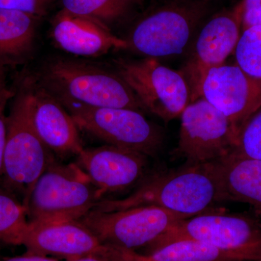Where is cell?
<instances>
[{
    "label": "cell",
    "instance_id": "cell-17",
    "mask_svg": "<svg viewBox=\"0 0 261 261\" xmlns=\"http://www.w3.org/2000/svg\"><path fill=\"white\" fill-rule=\"evenodd\" d=\"M224 202L248 204L261 215V161L228 154L219 160Z\"/></svg>",
    "mask_w": 261,
    "mask_h": 261
},
{
    "label": "cell",
    "instance_id": "cell-15",
    "mask_svg": "<svg viewBox=\"0 0 261 261\" xmlns=\"http://www.w3.org/2000/svg\"><path fill=\"white\" fill-rule=\"evenodd\" d=\"M25 87L31 120L41 140L56 155H78L84 147L79 127L66 108L44 87Z\"/></svg>",
    "mask_w": 261,
    "mask_h": 261
},
{
    "label": "cell",
    "instance_id": "cell-27",
    "mask_svg": "<svg viewBox=\"0 0 261 261\" xmlns=\"http://www.w3.org/2000/svg\"><path fill=\"white\" fill-rule=\"evenodd\" d=\"M70 261H128V250L107 245L102 251Z\"/></svg>",
    "mask_w": 261,
    "mask_h": 261
},
{
    "label": "cell",
    "instance_id": "cell-9",
    "mask_svg": "<svg viewBox=\"0 0 261 261\" xmlns=\"http://www.w3.org/2000/svg\"><path fill=\"white\" fill-rule=\"evenodd\" d=\"M185 219L156 206H140L110 212L93 209L80 221L103 245L137 252Z\"/></svg>",
    "mask_w": 261,
    "mask_h": 261
},
{
    "label": "cell",
    "instance_id": "cell-20",
    "mask_svg": "<svg viewBox=\"0 0 261 261\" xmlns=\"http://www.w3.org/2000/svg\"><path fill=\"white\" fill-rule=\"evenodd\" d=\"M28 225L23 203L9 194L0 192V245H21Z\"/></svg>",
    "mask_w": 261,
    "mask_h": 261
},
{
    "label": "cell",
    "instance_id": "cell-8",
    "mask_svg": "<svg viewBox=\"0 0 261 261\" xmlns=\"http://www.w3.org/2000/svg\"><path fill=\"white\" fill-rule=\"evenodd\" d=\"M115 65L116 73L135 92L144 110L165 122L181 116L190 104V89L183 75L157 58L118 59Z\"/></svg>",
    "mask_w": 261,
    "mask_h": 261
},
{
    "label": "cell",
    "instance_id": "cell-29",
    "mask_svg": "<svg viewBox=\"0 0 261 261\" xmlns=\"http://www.w3.org/2000/svg\"><path fill=\"white\" fill-rule=\"evenodd\" d=\"M128 1L135 2V3H141L142 1H143V0H128Z\"/></svg>",
    "mask_w": 261,
    "mask_h": 261
},
{
    "label": "cell",
    "instance_id": "cell-11",
    "mask_svg": "<svg viewBox=\"0 0 261 261\" xmlns=\"http://www.w3.org/2000/svg\"><path fill=\"white\" fill-rule=\"evenodd\" d=\"M242 13L240 1L232 9L213 16L196 38L190 56L179 71L190 89V102L200 98L201 84L206 73L224 64L234 51L242 34Z\"/></svg>",
    "mask_w": 261,
    "mask_h": 261
},
{
    "label": "cell",
    "instance_id": "cell-13",
    "mask_svg": "<svg viewBox=\"0 0 261 261\" xmlns=\"http://www.w3.org/2000/svg\"><path fill=\"white\" fill-rule=\"evenodd\" d=\"M76 164L104 195L138 186L147 176L149 157L112 145L84 149Z\"/></svg>",
    "mask_w": 261,
    "mask_h": 261
},
{
    "label": "cell",
    "instance_id": "cell-4",
    "mask_svg": "<svg viewBox=\"0 0 261 261\" xmlns=\"http://www.w3.org/2000/svg\"><path fill=\"white\" fill-rule=\"evenodd\" d=\"M194 240L238 255L242 261L261 260V223L223 207L180 220L147 247L154 251L174 241Z\"/></svg>",
    "mask_w": 261,
    "mask_h": 261
},
{
    "label": "cell",
    "instance_id": "cell-25",
    "mask_svg": "<svg viewBox=\"0 0 261 261\" xmlns=\"http://www.w3.org/2000/svg\"><path fill=\"white\" fill-rule=\"evenodd\" d=\"M50 0H0V8L18 10L37 16L47 13Z\"/></svg>",
    "mask_w": 261,
    "mask_h": 261
},
{
    "label": "cell",
    "instance_id": "cell-16",
    "mask_svg": "<svg viewBox=\"0 0 261 261\" xmlns=\"http://www.w3.org/2000/svg\"><path fill=\"white\" fill-rule=\"evenodd\" d=\"M53 37L63 50L80 56H100L128 47L126 40L115 36L103 22L63 10L55 19Z\"/></svg>",
    "mask_w": 261,
    "mask_h": 261
},
{
    "label": "cell",
    "instance_id": "cell-26",
    "mask_svg": "<svg viewBox=\"0 0 261 261\" xmlns=\"http://www.w3.org/2000/svg\"><path fill=\"white\" fill-rule=\"evenodd\" d=\"M242 32L261 25V0H242Z\"/></svg>",
    "mask_w": 261,
    "mask_h": 261
},
{
    "label": "cell",
    "instance_id": "cell-28",
    "mask_svg": "<svg viewBox=\"0 0 261 261\" xmlns=\"http://www.w3.org/2000/svg\"><path fill=\"white\" fill-rule=\"evenodd\" d=\"M0 261H59L53 257L40 256V255H30L25 253L20 256L7 257Z\"/></svg>",
    "mask_w": 261,
    "mask_h": 261
},
{
    "label": "cell",
    "instance_id": "cell-5",
    "mask_svg": "<svg viewBox=\"0 0 261 261\" xmlns=\"http://www.w3.org/2000/svg\"><path fill=\"white\" fill-rule=\"evenodd\" d=\"M14 98L7 116L1 176L5 187L23 195L24 202L38 178L56 159L33 126L25 85Z\"/></svg>",
    "mask_w": 261,
    "mask_h": 261
},
{
    "label": "cell",
    "instance_id": "cell-3",
    "mask_svg": "<svg viewBox=\"0 0 261 261\" xmlns=\"http://www.w3.org/2000/svg\"><path fill=\"white\" fill-rule=\"evenodd\" d=\"M42 84L60 101L92 107L144 110L135 92L116 72L82 62H51L43 72Z\"/></svg>",
    "mask_w": 261,
    "mask_h": 261
},
{
    "label": "cell",
    "instance_id": "cell-7",
    "mask_svg": "<svg viewBox=\"0 0 261 261\" xmlns=\"http://www.w3.org/2000/svg\"><path fill=\"white\" fill-rule=\"evenodd\" d=\"M207 13L206 5L193 0H173L161 5L136 24L128 47L149 58L181 54Z\"/></svg>",
    "mask_w": 261,
    "mask_h": 261
},
{
    "label": "cell",
    "instance_id": "cell-21",
    "mask_svg": "<svg viewBox=\"0 0 261 261\" xmlns=\"http://www.w3.org/2000/svg\"><path fill=\"white\" fill-rule=\"evenodd\" d=\"M63 10L75 15L106 22L113 21L126 13L128 0H61Z\"/></svg>",
    "mask_w": 261,
    "mask_h": 261
},
{
    "label": "cell",
    "instance_id": "cell-14",
    "mask_svg": "<svg viewBox=\"0 0 261 261\" xmlns=\"http://www.w3.org/2000/svg\"><path fill=\"white\" fill-rule=\"evenodd\" d=\"M21 245L25 253L68 261L102 251L107 247L80 220L29 222Z\"/></svg>",
    "mask_w": 261,
    "mask_h": 261
},
{
    "label": "cell",
    "instance_id": "cell-24",
    "mask_svg": "<svg viewBox=\"0 0 261 261\" xmlns=\"http://www.w3.org/2000/svg\"><path fill=\"white\" fill-rule=\"evenodd\" d=\"M14 91L10 89L7 82L5 68L0 67V177L3 173V158L7 137V116L5 110L10 99L14 97Z\"/></svg>",
    "mask_w": 261,
    "mask_h": 261
},
{
    "label": "cell",
    "instance_id": "cell-2",
    "mask_svg": "<svg viewBox=\"0 0 261 261\" xmlns=\"http://www.w3.org/2000/svg\"><path fill=\"white\" fill-rule=\"evenodd\" d=\"M104 196L76 163L56 161L38 178L23 205L30 223L77 221Z\"/></svg>",
    "mask_w": 261,
    "mask_h": 261
},
{
    "label": "cell",
    "instance_id": "cell-18",
    "mask_svg": "<svg viewBox=\"0 0 261 261\" xmlns=\"http://www.w3.org/2000/svg\"><path fill=\"white\" fill-rule=\"evenodd\" d=\"M39 18L18 10L0 8V67L20 64L34 47Z\"/></svg>",
    "mask_w": 261,
    "mask_h": 261
},
{
    "label": "cell",
    "instance_id": "cell-1",
    "mask_svg": "<svg viewBox=\"0 0 261 261\" xmlns=\"http://www.w3.org/2000/svg\"><path fill=\"white\" fill-rule=\"evenodd\" d=\"M224 202L219 161L185 163L146 176L129 195L102 199L94 209L102 212L156 206L187 219L220 208Z\"/></svg>",
    "mask_w": 261,
    "mask_h": 261
},
{
    "label": "cell",
    "instance_id": "cell-10",
    "mask_svg": "<svg viewBox=\"0 0 261 261\" xmlns=\"http://www.w3.org/2000/svg\"><path fill=\"white\" fill-rule=\"evenodd\" d=\"M236 134L231 122L204 98L190 102L181 115L173 157L192 164L212 162L231 153Z\"/></svg>",
    "mask_w": 261,
    "mask_h": 261
},
{
    "label": "cell",
    "instance_id": "cell-19",
    "mask_svg": "<svg viewBox=\"0 0 261 261\" xmlns=\"http://www.w3.org/2000/svg\"><path fill=\"white\" fill-rule=\"evenodd\" d=\"M128 261H242L234 255L202 242L181 240L142 254L128 251Z\"/></svg>",
    "mask_w": 261,
    "mask_h": 261
},
{
    "label": "cell",
    "instance_id": "cell-12",
    "mask_svg": "<svg viewBox=\"0 0 261 261\" xmlns=\"http://www.w3.org/2000/svg\"><path fill=\"white\" fill-rule=\"evenodd\" d=\"M200 97L231 122L235 134L261 106V82L246 74L238 65L211 68L201 84Z\"/></svg>",
    "mask_w": 261,
    "mask_h": 261
},
{
    "label": "cell",
    "instance_id": "cell-30",
    "mask_svg": "<svg viewBox=\"0 0 261 261\" xmlns=\"http://www.w3.org/2000/svg\"><path fill=\"white\" fill-rule=\"evenodd\" d=\"M247 261H261V260H247Z\"/></svg>",
    "mask_w": 261,
    "mask_h": 261
},
{
    "label": "cell",
    "instance_id": "cell-22",
    "mask_svg": "<svg viewBox=\"0 0 261 261\" xmlns=\"http://www.w3.org/2000/svg\"><path fill=\"white\" fill-rule=\"evenodd\" d=\"M234 53L236 65L246 74L261 82V25L242 32Z\"/></svg>",
    "mask_w": 261,
    "mask_h": 261
},
{
    "label": "cell",
    "instance_id": "cell-6",
    "mask_svg": "<svg viewBox=\"0 0 261 261\" xmlns=\"http://www.w3.org/2000/svg\"><path fill=\"white\" fill-rule=\"evenodd\" d=\"M60 102L73 117L79 128L108 145L130 149L149 158L157 157L162 149V128L147 120L142 111Z\"/></svg>",
    "mask_w": 261,
    "mask_h": 261
},
{
    "label": "cell",
    "instance_id": "cell-23",
    "mask_svg": "<svg viewBox=\"0 0 261 261\" xmlns=\"http://www.w3.org/2000/svg\"><path fill=\"white\" fill-rule=\"evenodd\" d=\"M229 154L261 161V106L240 128Z\"/></svg>",
    "mask_w": 261,
    "mask_h": 261
}]
</instances>
